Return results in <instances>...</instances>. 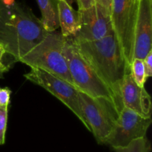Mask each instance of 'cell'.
Listing matches in <instances>:
<instances>
[{
    "label": "cell",
    "instance_id": "1",
    "mask_svg": "<svg viewBox=\"0 0 152 152\" xmlns=\"http://www.w3.org/2000/svg\"><path fill=\"white\" fill-rule=\"evenodd\" d=\"M48 31L31 9L14 0H0V46L19 61Z\"/></svg>",
    "mask_w": 152,
    "mask_h": 152
},
{
    "label": "cell",
    "instance_id": "2",
    "mask_svg": "<svg viewBox=\"0 0 152 152\" xmlns=\"http://www.w3.org/2000/svg\"><path fill=\"white\" fill-rule=\"evenodd\" d=\"M74 43L99 77L112 90L122 110L120 89L123 79L130 72V66L114 30L96 41Z\"/></svg>",
    "mask_w": 152,
    "mask_h": 152
},
{
    "label": "cell",
    "instance_id": "3",
    "mask_svg": "<svg viewBox=\"0 0 152 152\" xmlns=\"http://www.w3.org/2000/svg\"><path fill=\"white\" fill-rule=\"evenodd\" d=\"M65 37L57 30L47 34L41 42L24 55L19 62L60 77L74 85L63 54Z\"/></svg>",
    "mask_w": 152,
    "mask_h": 152
},
{
    "label": "cell",
    "instance_id": "4",
    "mask_svg": "<svg viewBox=\"0 0 152 152\" xmlns=\"http://www.w3.org/2000/svg\"><path fill=\"white\" fill-rule=\"evenodd\" d=\"M63 54L74 86L78 90L92 97L113 100L121 110L114 92L85 59L71 37L65 38Z\"/></svg>",
    "mask_w": 152,
    "mask_h": 152
},
{
    "label": "cell",
    "instance_id": "5",
    "mask_svg": "<svg viewBox=\"0 0 152 152\" xmlns=\"http://www.w3.org/2000/svg\"><path fill=\"white\" fill-rule=\"evenodd\" d=\"M80 109L89 131L99 144H105L120 116V110L113 100L92 97L79 90Z\"/></svg>",
    "mask_w": 152,
    "mask_h": 152
},
{
    "label": "cell",
    "instance_id": "6",
    "mask_svg": "<svg viewBox=\"0 0 152 152\" xmlns=\"http://www.w3.org/2000/svg\"><path fill=\"white\" fill-rule=\"evenodd\" d=\"M139 0H112L111 17L113 30L130 66L133 61L134 33Z\"/></svg>",
    "mask_w": 152,
    "mask_h": 152
},
{
    "label": "cell",
    "instance_id": "7",
    "mask_svg": "<svg viewBox=\"0 0 152 152\" xmlns=\"http://www.w3.org/2000/svg\"><path fill=\"white\" fill-rule=\"evenodd\" d=\"M24 77L32 83L44 88L60 100L89 131L80 109L79 90L76 86L57 76L37 68H31V71L24 75Z\"/></svg>",
    "mask_w": 152,
    "mask_h": 152
},
{
    "label": "cell",
    "instance_id": "8",
    "mask_svg": "<svg viewBox=\"0 0 152 152\" xmlns=\"http://www.w3.org/2000/svg\"><path fill=\"white\" fill-rule=\"evenodd\" d=\"M151 122V117H143L136 112L123 107L114 129L105 144L111 148L126 146L136 139L146 137Z\"/></svg>",
    "mask_w": 152,
    "mask_h": 152
},
{
    "label": "cell",
    "instance_id": "9",
    "mask_svg": "<svg viewBox=\"0 0 152 152\" xmlns=\"http://www.w3.org/2000/svg\"><path fill=\"white\" fill-rule=\"evenodd\" d=\"M80 28L77 34L71 37L74 43L96 41L103 38L113 29L111 11L94 3L83 10H78Z\"/></svg>",
    "mask_w": 152,
    "mask_h": 152
},
{
    "label": "cell",
    "instance_id": "10",
    "mask_svg": "<svg viewBox=\"0 0 152 152\" xmlns=\"http://www.w3.org/2000/svg\"><path fill=\"white\" fill-rule=\"evenodd\" d=\"M152 0H139L134 33L133 59L143 60L152 51Z\"/></svg>",
    "mask_w": 152,
    "mask_h": 152
},
{
    "label": "cell",
    "instance_id": "11",
    "mask_svg": "<svg viewBox=\"0 0 152 152\" xmlns=\"http://www.w3.org/2000/svg\"><path fill=\"white\" fill-rule=\"evenodd\" d=\"M120 94L123 107L136 112L143 117H151V96L144 86H139L135 83L130 72L123 79Z\"/></svg>",
    "mask_w": 152,
    "mask_h": 152
},
{
    "label": "cell",
    "instance_id": "12",
    "mask_svg": "<svg viewBox=\"0 0 152 152\" xmlns=\"http://www.w3.org/2000/svg\"><path fill=\"white\" fill-rule=\"evenodd\" d=\"M58 17L61 34L64 37H74L80 28V14L64 0L58 2Z\"/></svg>",
    "mask_w": 152,
    "mask_h": 152
},
{
    "label": "cell",
    "instance_id": "13",
    "mask_svg": "<svg viewBox=\"0 0 152 152\" xmlns=\"http://www.w3.org/2000/svg\"><path fill=\"white\" fill-rule=\"evenodd\" d=\"M59 0H37L42 13L41 21L45 30L48 32L59 28L58 17Z\"/></svg>",
    "mask_w": 152,
    "mask_h": 152
},
{
    "label": "cell",
    "instance_id": "14",
    "mask_svg": "<svg viewBox=\"0 0 152 152\" xmlns=\"http://www.w3.org/2000/svg\"><path fill=\"white\" fill-rule=\"evenodd\" d=\"M114 152H151V144L146 137L138 138L123 147L112 148Z\"/></svg>",
    "mask_w": 152,
    "mask_h": 152
},
{
    "label": "cell",
    "instance_id": "15",
    "mask_svg": "<svg viewBox=\"0 0 152 152\" xmlns=\"http://www.w3.org/2000/svg\"><path fill=\"white\" fill-rule=\"evenodd\" d=\"M130 73L138 86H144L147 79L145 77L143 60L137 58L133 59L130 64Z\"/></svg>",
    "mask_w": 152,
    "mask_h": 152
},
{
    "label": "cell",
    "instance_id": "16",
    "mask_svg": "<svg viewBox=\"0 0 152 152\" xmlns=\"http://www.w3.org/2000/svg\"><path fill=\"white\" fill-rule=\"evenodd\" d=\"M8 107H0V145L5 142V133L7 129Z\"/></svg>",
    "mask_w": 152,
    "mask_h": 152
},
{
    "label": "cell",
    "instance_id": "17",
    "mask_svg": "<svg viewBox=\"0 0 152 152\" xmlns=\"http://www.w3.org/2000/svg\"><path fill=\"white\" fill-rule=\"evenodd\" d=\"M11 91L7 87L0 88V107H8Z\"/></svg>",
    "mask_w": 152,
    "mask_h": 152
},
{
    "label": "cell",
    "instance_id": "18",
    "mask_svg": "<svg viewBox=\"0 0 152 152\" xmlns=\"http://www.w3.org/2000/svg\"><path fill=\"white\" fill-rule=\"evenodd\" d=\"M144 69H145V77H151L152 75V51L149 52L143 59Z\"/></svg>",
    "mask_w": 152,
    "mask_h": 152
},
{
    "label": "cell",
    "instance_id": "19",
    "mask_svg": "<svg viewBox=\"0 0 152 152\" xmlns=\"http://www.w3.org/2000/svg\"><path fill=\"white\" fill-rule=\"evenodd\" d=\"M78 4V10H83L91 7L95 3V0H76Z\"/></svg>",
    "mask_w": 152,
    "mask_h": 152
},
{
    "label": "cell",
    "instance_id": "20",
    "mask_svg": "<svg viewBox=\"0 0 152 152\" xmlns=\"http://www.w3.org/2000/svg\"><path fill=\"white\" fill-rule=\"evenodd\" d=\"M4 54H5V51H4V48L1 46H0V72H4L7 71V69H8L7 67L5 66V65L3 64L2 62H1V60H2V58Z\"/></svg>",
    "mask_w": 152,
    "mask_h": 152
},
{
    "label": "cell",
    "instance_id": "21",
    "mask_svg": "<svg viewBox=\"0 0 152 152\" xmlns=\"http://www.w3.org/2000/svg\"><path fill=\"white\" fill-rule=\"evenodd\" d=\"M95 3L99 4L100 5L103 6V7H105V8H107L111 11L112 0H95Z\"/></svg>",
    "mask_w": 152,
    "mask_h": 152
},
{
    "label": "cell",
    "instance_id": "22",
    "mask_svg": "<svg viewBox=\"0 0 152 152\" xmlns=\"http://www.w3.org/2000/svg\"><path fill=\"white\" fill-rule=\"evenodd\" d=\"M64 1H66L67 3H68V4H69L70 5H71V4H72L73 3H74V1H76V0H64Z\"/></svg>",
    "mask_w": 152,
    "mask_h": 152
}]
</instances>
